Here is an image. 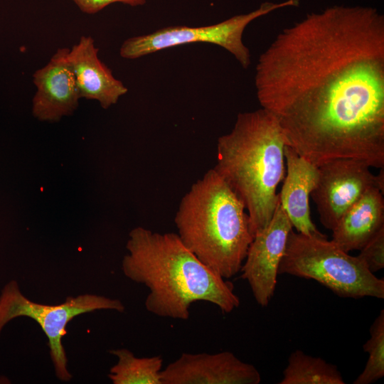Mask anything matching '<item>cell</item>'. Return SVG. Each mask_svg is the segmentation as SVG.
Masks as SVG:
<instances>
[{
  "mask_svg": "<svg viewBox=\"0 0 384 384\" xmlns=\"http://www.w3.org/2000/svg\"><path fill=\"white\" fill-rule=\"evenodd\" d=\"M262 108L286 145L319 166L338 159L384 168V16L335 5L284 28L260 55Z\"/></svg>",
  "mask_w": 384,
  "mask_h": 384,
  "instance_id": "cell-1",
  "label": "cell"
},
{
  "mask_svg": "<svg viewBox=\"0 0 384 384\" xmlns=\"http://www.w3.org/2000/svg\"><path fill=\"white\" fill-rule=\"evenodd\" d=\"M124 274L149 289L146 309L160 317L187 320L191 304L207 302L223 313L240 306L232 282L203 263L177 233H159L143 227L131 230Z\"/></svg>",
  "mask_w": 384,
  "mask_h": 384,
  "instance_id": "cell-2",
  "label": "cell"
},
{
  "mask_svg": "<svg viewBox=\"0 0 384 384\" xmlns=\"http://www.w3.org/2000/svg\"><path fill=\"white\" fill-rule=\"evenodd\" d=\"M286 142L275 118L263 108L240 112L217 142L213 168L244 205L254 236L270 222L285 174Z\"/></svg>",
  "mask_w": 384,
  "mask_h": 384,
  "instance_id": "cell-3",
  "label": "cell"
},
{
  "mask_svg": "<svg viewBox=\"0 0 384 384\" xmlns=\"http://www.w3.org/2000/svg\"><path fill=\"white\" fill-rule=\"evenodd\" d=\"M174 223L179 238L225 279L240 272L253 240L246 209L214 169L183 196Z\"/></svg>",
  "mask_w": 384,
  "mask_h": 384,
  "instance_id": "cell-4",
  "label": "cell"
},
{
  "mask_svg": "<svg viewBox=\"0 0 384 384\" xmlns=\"http://www.w3.org/2000/svg\"><path fill=\"white\" fill-rule=\"evenodd\" d=\"M312 279L341 297L384 298V280L327 237L290 231L278 274Z\"/></svg>",
  "mask_w": 384,
  "mask_h": 384,
  "instance_id": "cell-5",
  "label": "cell"
},
{
  "mask_svg": "<svg viewBox=\"0 0 384 384\" xmlns=\"http://www.w3.org/2000/svg\"><path fill=\"white\" fill-rule=\"evenodd\" d=\"M299 2L300 0L278 3L265 1L247 14L235 15L215 24L200 27H165L149 34L126 39L120 47L119 54L123 58L132 60L178 46L206 43L223 48L243 68H247L251 64V54L242 41L246 27L261 16L279 9L298 6Z\"/></svg>",
  "mask_w": 384,
  "mask_h": 384,
  "instance_id": "cell-6",
  "label": "cell"
},
{
  "mask_svg": "<svg viewBox=\"0 0 384 384\" xmlns=\"http://www.w3.org/2000/svg\"><path fill=\"white\" fill-rule=\"evenodd\" d=\"M101 309L123 312L124 306L118 299L88 294L68 297L58 305L36 303L26 297L13 280L4 287L0 296V333L9 321L18 316H28L36 321L48 339L56 376L62 381H69L72 375L68 370V360L62 344L66 326L78 315Z\"/></svg>",
  "mask_w": 384,
  "mask_h": 384,
  "instance_id": "cell-7",
  "label": "cell"
},
{
  "mask_svg": "<svg viewBox=\"0 0 384 384\" xmlns=\"http://www.w3.org/2000/svg\"><path fill=\"white\" fill-rule=\"evenodd\" d=\"M316 187L311 193L319 220L332 230L342 215L370 188L384 192L383 168L378 175L366 163L353 159H338L319 166Z\"/></svg>",
  "mask_w": 384,
  "mask_h": 384,
  "instance_id": "cell-8",
  "label": "cell"
},
{
  "mask_svg": "<svg viewBox=\"0 0 384 384\" xmlns=\"http://www.w3.org/2000/svg\"><path fill=\"white\" fill-rule=\"evenodd\" d=\"M293 226L279 198L269 224L251 242L240 269L256 302L266 306L274 295L278 268Z\"/></svg>",
  "mask_w": 384,
  "mask_h": 384,
  "instance_id": "cell-9",
  "label": "cell"
},
{
  "mask_svg": "<svg viewBox=\"0 0 384 384\" xmlns=\"http://www.w3.org/2000/svg\"><path fill=\"white\" fill-rule=\"evenodd\" d=\"M161 380L162 384H258L261 375L230 351L183 353L161 370Z\"/></svg>",
  "mask_w": 384,
  "mask_h": 384,
  "instance_id": "cell-10",
  "label": "cell"
},
{
  "mask_svg": "<svg viewBox=\"0 0 384 384\" xmlns=\"http://www.w3.org/2000/svg\"><path fill=\"white\" fill-rule=\"evenodd\" d=\"M69 50L68 48H58L48 63L33 75L36 92L32 113L41 121H59L78 107L80 97L68 60Z\"/></svg>",
  "mask_w": 384,
  "mask_h": 384,
  "instance_id": "cell-11",
  "label": "cell"
},
{
  "mask_svg": "<svg viewBox=\"0 0 384 384\" xmlns=\"http://www.w3.org/2000/svg\"><path fill=\"white\" fill-rule=\"evenodd\" d=\"M98 51L94 39L82 36L70 48L68 60L80 98L96 100L102 108L107 109L116 104L128 89L98 58Z\"/></svg>",
  "mask_w": 384,
  "mask_h": 384,
  "instance_id": "cell-12",
  "label": "cell"
},
{
  "mask_svg": "<svg viewBox=\"0 0 384 384\" xmlns=\"http://www.w3.org/2000/svg\"><path fill=\"white\" fill-rule=\"evenodd\" d=\"M286 174L279 198L297 232L310 236H326L311 218L309 197L319 178L318 166L299 156L289 146L284 147Z\"/></svg>",
  "mask_w": 384,
  "mask_h": 384,
  "instance_id": "cell-13",
  "label": "cell"
},
{
  "mask_svg": "<svg viewBox=\"0 0 384 384\" xmlns=\"http://www.w3.org/2000/svg\"><path fill=\"white\" fill-rule=\"evenodd\" d=\"M383 227V192L373 187L339 219L331 230V240L347 252L360 250Z\"/></svg>",
  "mask_w": 384,
  "mask_h": 384,
  "instance_id": "cell-14",
  "label": "cell"
},
{
  "mask_svg": "<svg viewBox=\"0 0 384 384\" xmlns=\"http://www.w3.org/2000/svg\"><path fill=\"white\" fill-rule=\"evenodd\" d=\"M279 384H344L337 366L320 357L293 351L283 371Z\"/></svg>",
  "mask_w": 384,
  "mask_h": 384,
  "instance_id": "cell-15",
  "label": "cell"
},
{
  "mask_svg": "<svg viewBox=\"0 0 384 384\" xmlns=\"http://www.w3.org/2000/svg\"><path fill=\"white\" fill-rule=\"evenodd\" d=\"M110 353L118 358L108 374L113 384H162L161 356L138 358L126 348L111 350Z\"/></svg>",
  "mask_w": 384,
  "mask_h": 384,
  "instance_id": "cell-16",
  "label": "cell"
},
{
  "mask_svg": "<svg viewBox=\"0 0 384 384\" xmlns=\"http://www.w3.org/2000/svg\"><path fill=\"white\" fill-rule=\"evenodd\" d=\"M370 337L363 349L368 354L363 371L353 384H370L384 376V309H381L370 328Z\"/></svg>",
  "mask_w": 384,
  "mask_h": 384,
  "instance_id": "cell-17",
  "label": "cell"
},
{
  "mask_svg": "<svg viewBox=\"0 0 384 384\" xmlns=\"http://www.w3.org/2000/svg\"><path fill=\"white\" fill-rule=\"evenodd\" d=\"M357 257L372 273L384 267V227L361 250Z\"/></svg>",
  "mask_w": 384,
  "mask_h": 384,
  "instance_id": "cell-18",
  "label": "cell"
},
{
  "mask_svg": "<svg viewBox=\"0 0 384 384\" xmlns=\"http://www.w3.org/2000/svg\"><path fill=\"white\" fill-rule=\"evenodd\" d=\"M87 14H95L107 6L114 3H122L131 6H138L146 4V0H72Z\"/></svg>",
  "mask_w": 384,
  "mask_h": 384,
  "instance_id": "cell-19",
  "label": "cell"
}]
</instances>
